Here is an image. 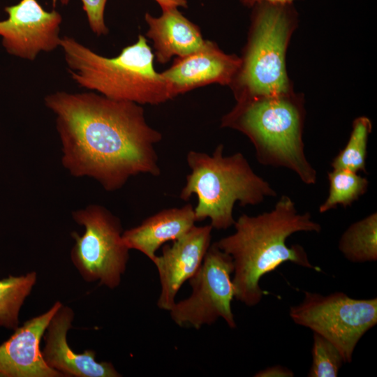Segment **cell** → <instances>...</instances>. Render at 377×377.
Masks as SVG:
<instances>
[{"mask_svg": "<svg viewBox=\"0 0 377 377\" xmlns=\"http://www.w3.org/2000/svg\"><path fill=\"white\" fill-rule=\"evenodd\" d=\"M45 104L56 115L61 163L73 177L94 179L114 191L133 176L160 175L155 145L162 136L137 103L58 91L47 96Z\"/></svg>", "mask_w": 377, "mask_h": 377, "instance_id": "6da1fadb", "label": "cell"}, {"mask_svg": "<svg viewBox=\"0 0 377 377\" xmlns=\"http://www.w3.org/2000/svg\"><path fill=\"white\" fill-rule=\"evenodd\" d=\"M233 226L234 233L215 243L231 256L235 297L246 306H256L267 294L260 286V279L285 262L320 270L311 263L302 246L286 244L287 239L295 232L321 230L310 213L297 212L288 195H281L269 212L256 216L242 214Z\"/></svg>", "mask_w": 377, "mask_h": 377, "instance_id": "7a4b0ae2", "label": "cell"}, {"mask_svg": "<svg viewBox=\"0 0 377 377\" xmlns=\"http://www.w3.org/2000/svg\"><path fill=\"white\" fill-rule=\"evenodd\" d=\"M60 46L71 77L81 87L138 104H158L177 94L154 69V56L142 36L114 58L102 57L71 37L61 38Z\"/></svg>", "mask_w": 377, "mask_h": 377, "instance_id": "3957f363", "label": "cell"}, {"mask_svg": "<svg viewBox=\"0 0 377 377\" xmlns=\"http://www.w3.org/2000/svg\"><path fill=\"white\" fill-rule=\"evenodd\" d=\"M224 146L219 145L213 154L191 150L186 162L191 172L179 197L198 198L194 207L197 221L209 218L211 226L226 230L234 225L233 208L257 205L267 197H276L275 190L253 170L246 157L237 152L224 156Z\"/></svg>", "mask_w": 377, "mask_h": 377, "instance_id": "277c9868", "label": "cell"}, {"mask_svg": "<svg viewBox=\"0 0 377 377\" xmlns=\"http://www.w3.org/2000/svg\"><path fill=\"white\" fill-rule=\"evenodd\" d=\"M303 119L300 103L287 95L253 97L228 114L223 125L249 138L260 164L288 168L303 183L312 185L317 172L304 152Z\"/></svg>", "mask_w": 377, "mask_h": 377, "instance_id": "5b68a950", "label": "cell"}, {"mask_svg": "<svg viewBox=\"0 0 377 377\" xmlns=\"http://www.w3.org/2000/svg\"><path fill=\"white\" fill-rule=\"evenodd\" d=\"M289 315L296 324L330 341L344 362L350 363L358 341L377 324V298L354 299L341 292L323 295L305 291L303 301L291 306Z\"/></svg>", "mask_w": 377, "mask_h": 377, "instance_id": "8992f818", "label": "cell"}, {"mask_svg": "<svg viewBox=\"0 0 377 377\" xmlns=\"http://www.w3.org/2000/svg\"><path fill=\"white\" fill-rule=\"evenodd\" d=\"M75 221L84 227L75 241L71 260L87 281H99L110 288L118 286L129 258V249L122 239L120 220L105 207L89 205L73 212Z\"/></svg>", "mask_w": 377, "mask_h": 377, "instance_id": "52a82bcc", "label": "cell"}, {"mask_svg": "<svg viewBox=\"0 0 377 377\" xmlns=\"http://www.w3.org/2000/svg\"><path fill=\"white\" fill-rule=\"evenodd\" d=\"M233 270L231 256L215 242L212 244L200 267L188 280L192 288L190 297L175 302L169 310L172 320L179 326L199 330L222 318L230 328H235L231 309L235 297Z\"/></svg>", "mask_w": 377, "mask_h": 377, "instance_id": "ba28073f", "label": "cell"}, {"mask_svg": "<svg viewBox=\"0 0 377 377\" xmlns=\"http://www.w3.org/2000/svg\"><path fill=\"white\" fill-rule=\"evenodd\" d=\"M289 34L285 10L265 6L258 12L241 80L253 97L286 95L284 56Z\"/></svg>", "mask_w": 377, "mask_h": 377, "instance_id": "9c48e42d", "label": "cell"}, {"mask_svg": "<svg viewBox=\"0 0 377 377\" xmlns=\"http://www.w3.org/2000/svg\"><path fill=\"white\" fill-rule=\"evenodd\" d=\"M4 10L8 17L0 21V36L9 54L34 60L40 51L60 46L62 18L56 10H45L36 0H21Z\"/></svg>", "mask_w": 377, "mask_h": 377, "instance_id": "30bf717a", "label": "cell"}, {"mask_svg": "<svg viewBox=\"0 0 377 377\" xmlns=\"http://www.w3.org/2000/svg\"><path fill=\"white\" fill-rule=\"evenodd\" d=\"M212 229L211 225L193 226L171 246H163L154 263L161 283L159 309L169 311L181 286L198 272L211 245Z\"/></svg>", "mask_w": 377, "mask_h": 377, "instance_id": "8fae6325", "label": "cell"}, {"mask_svg": "<svg viewBox=\"0 0 377 377\" xmlns=\"http://www.w3.org/2000/svg\"><path fill=\"white\" fill-rule=\"evenodd\" d=\"M61 306L57 302L48 311L27 320L0 346L1 377L64 376L47 364L39 347L45 330Z\"/></svg>", "mask_w": 377, "mask_h": 377, "instance_id": "7c38bea8", "label": "cell"}, {"mask_svg": "<svg viewBox=\"0 0 377 377\" xmlns=\"http://www.w3.org/2000/svg\"><path fill=\"white\" fill-rule=\"evenodd\" d=\"M73 312L61 306L51 319L45 337V345L42 355L47 364L63 374L76 377H119L110 362H98L95 352L86 350L77 354L67 343L66 333L71 327Z\"/></svg>", "mask_w": 377, "mask_h": 377, "instance_id": "4fadbf2b", "label": "cell"}, {"mask_svg": "<svg viewBox=\"0 0 377 377\" xmlns=\"http://www.w3.org/2000/svg\"><path fill=\"white\" fill-rule=\"evenodd\" d=\"M239 66V61L221 52L213 43L205 42L199 50L181 57L161 73L177 93L212 82H228Z\"/></svg>", "mask_w": 377, "mask_h": 377, "instance_id": "5bb4252c", "label": "cell"}, {"mask_svg": "<svg viewBox=\"0 0 377 377\" xmlns=\"http://www.w3.org/2000/svg\"><path fill=\"white\" fill-rule=\"evenodd\" d=\"M196 221L191 204L165 209L147 218L138 226L124 231L122 239L129 249L140 251L154 263L161 246L182 237Z\"/></svg>", "mask_w": 377, "mask_h": 377, "instance_id": "9a60e30c", "label": "cell"}, {"mask_svg": "<svg viewBox=\"0 0 377 377\" xmlns=\"http://www.w3.org/2000/svg\"><path fill=\"white\" fill-rule=\"evenodd\" d=\"M145 19L149 27L147 36L154 40L160 62L165 63L174 55L187 56L205 43L198 27L177 8L163 9L159 17L146 14Z\"/></svg>", "mask_w": 377, "mask_h": 377, "instance_id": "2e32d148", "label": "cell"}, {"mask_svg": "<svg viewBox=\"0 0 377 377\" xmlns=\"http://www.w3.org/2000/svg\"><path fill=\"white\" fill-rule=\"evenodd\" d=\"M338 247L351 263L376 261L377 213L373 212L350 225L341 235Z\"/></svg>", "mask_w": 377, "mask_h": 377, "instance_id": "e0dca14e", "label": "cell"}, {"mask_svg": "<svg viewBox=\"0 0 377 377\" xmlns=\"http://www.w3.org/2000/svg\"><path fill=\"white\" fill-rule=\"evenodd\" d=\"M328 195L319 207V212L325 213L341 205L350 207L364 195L369 188V180L357 172L347 170L333 169L327 173Z\"/></svg>", "mask_w": 377, "mask_h": 377, "instance_id": "ac0fdd59", "label": "cell"}, {"mask_svg": "<svg viewBox=\"0 0 377 377\" xmlns=\"http://www.w3.org/2000/svg\"><path fill=\"white\" fill-rule=\"evenodd\" d=\"M36 280L35 272L0 280V325L17 327L20 309Z\"/></svg>", "mask_w": 377, "mask_h": 377, "instance_id": "d6986e66", "label": "cell"}, {"mask_svg": "<svg viewBox=\"0 0 377 377\" xmlns=\"http://www.w3.org/2000/svg\"><path fill=\"white\" fill-rule=\"evenodd\" d=\"M371 124L366 117L357 118L353 124L349 140L343 149L331 163L333 169H341L367 173V143Z\"/></svg>", "mask_w": 377, "mask_h": 377, "instance_id": "ffe728a7", "label": "cell"}, {"mask_svg": "<svg viewBox=\"0 0 377 377\" xmlns=\"http://www.w3.org/2000/svg\"><path fill=\"white\" fill-rule=\"evenodd\" d=\"M312 364L309 377H336L344 362L337 348L325 337L313 332Z\"/></svg>", "mask_w": 377, "mask_h": 377, "instance_id": "44dd1931", "label": "cell"}, {"mask_svg": "<svg viewBox=\"0 0 377 377\" xmlns=\"http://www.w3.org/2000/svg\"><path fill=\"white\" fill-rule=\"evenodd\" d=\"M63 5L68 4L69 0H60ZM89 26L97 35L106 34L108 28L104 22V10L107 0H81Z\"/></svg>", "mask_w": 377, "mask_h": 377, "instance_id": "7402d4cb", "label": "cell"}, {"mask_svg": "<svg viewBox=\"0 0 377 377\" xmlns=\"http://www.w3.org/2000/svg\"><path fill=\"white\" fill-rule=\"evenodd\" d=\"M256 377H293L294 373L287 367L275 365L267 367L257 372Z\"/></svg>", "mask_w": 377, "mask_h": 377, "instance_id": "603a6c76", "label": "cell"}, {"mask_svg": "<svg viewBox=\"0 0 377 377\" xmlns=\"http://www.w3.org/2000/svg\"><path fill=\"white\" fill-rule=\"evenodd\" d=\"M162 9L177 8V6H186V0H156Z\"/></svg>", "mask_w": 377, "mask_h": 377, "instance_id": "cb8c5ba5", "label": "cell"}, {"mask_svg": "<svg viewBox=\"0 0 377 377\" xmlns=\"http://www.w3.org/2000/svg\"><path fill=\"white\" fill-rule=\"evenodd\" d=\"M249 2L253 3L257 1H262V0H246ZM272 3H285L291 1L292 0H266Z\"/></svg>", "mask_w": 377, "mask_h": 377, "instance_id": "d4e9b609", "label": "cell"}]
</instances>
